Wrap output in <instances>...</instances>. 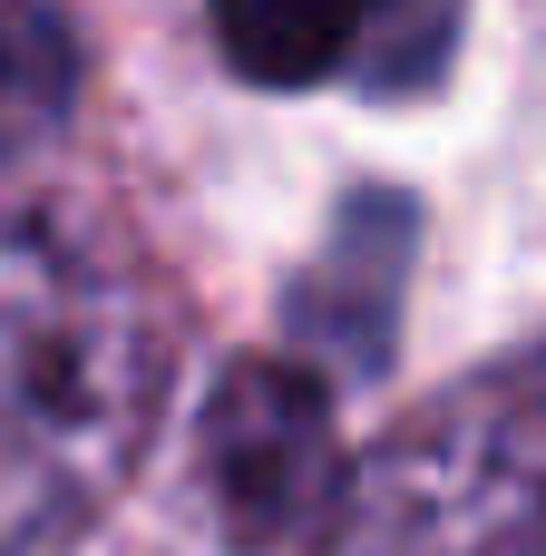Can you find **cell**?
I'll use <instances>...</instances> for the list:
<instances>
[{
	"instance_id": "obj_1",
	"label": "cell",
	"mask_w": 546,
	"mask_h": 556,
	"mask_svg": "<svg viewBox=\"0 0 546 556\" xmlns=\"http://www.w3.org/2000/svg\"><path fill=\"white\" fill-rule=\"evenodd\" d=\"M166 313L49 215L0 205V556L68 547L147 459L166 410Z\"/></svg>"
},
{
	"instance_id": "obj_2",
	"label": "cell",
	"mask_w": 546,
	"mask_h": 556,
	"mask_svg": "<svg viewBox=\"0 0 546 556\" xmlns=\"http://www.w3.org/2000/svg\"><path fill=\"white\" fill-rule=\"evenodd\" d=\"M361 556H546V342L449 381L371 469Z\"/></svg>"
},
{
	"instance_id": "obj_3",
	"label": "cell",
	"mask_w": 546,
	"mask_h": 556,
	"mask_svg": "<svg viewBox=\"0 0 546 556\" xmlns=\"http://www.w3.org/2000/svg\"><path fill=\"white\" fill-rule=\"evenodd\" d=\"M195 479L244 556H313L361 528V469L303 362H234L195 430Z\"/></svg>"
},
{
	"instance_id": "obj_4",
	"label": "cell",
	"mask_w": 546,
	"mask_h": 556,
	"mask_svg": "<svg viewBox=\"0 0 546 556\" xmlns=\"http://www.w3.org/2000/svg\"><path fill=\"white\" fill-rule=\"evenodd\" d=\"M215 49L254 88L352 78V59H361V0H215Z\"/></svg>"
},
{
	"instance_id": "obj_5",
	"label": "cell",
	"mask_w": 546,
	"mask_h": 556,
	"mask_svg": "<svg viewBox=\"0 0 546 556\" xmlns=\"http://www.w3.org/2000/svg\"><path fill=\"white\" fill-rule=\"evenodd\" d=\"M68 98H78V29L49 0H0V156L49 147Z\"/></svg>"
},
{
	"instance_id": "obj_6",
	"label": "cell",
	"mask_w": 546,
	"mask_h": 556,
	"mask_svg": "<svg viewBox=\"0 0 546 556\" xmlns=\"http://www.w3.org/2000/svg\"><path fill=\"white\" fill-rule=\"evenodd\" d=\"M459 10L469 0H361V59H352V78L371 98H420L449 68V49H459Z\"/></svg>"
}]
</instances>
